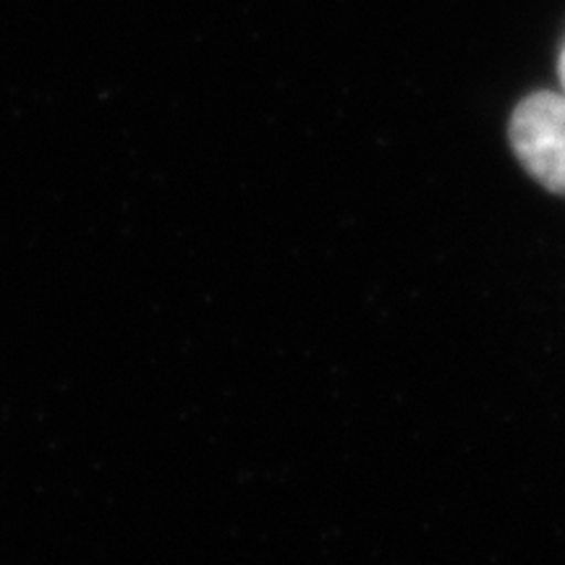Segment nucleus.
<instances>
[{
  "mask_svg": "<svg viewBox=\"0 0 565 565\" xmlns=\"http://www.w3.org/2000/svg\"><path fill=\"white\" fill-rule=\"evenodd\" d=\"M508 137L521 166L550 192L565 196V97L529 95L513 110Z\"/></svg>",
  "mask_w": 565,
  "mask_h": 565,
  "instance_id": "f257e3e1",
  "label": "nucleus"
},
{
  "mask_svg": "<svg viewBox=\"0 0 565 565\" xmlns=\"http://www.w3.org/2000/svg\"><path fill=\"white\" fill-rule=\"evenodd\" d=\"M563 82H565V58H563Z\"/></svg>",
  "mask_w": 565,
  "mask_h": 565,
  "instance_id": "f03ea898",
  "label": "nucleus"
}]
</instances>
